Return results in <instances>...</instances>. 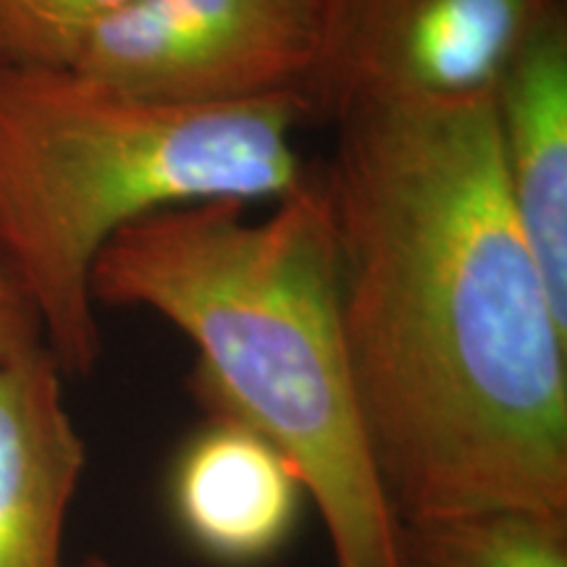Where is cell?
Masks as SVG:
<instances>
[{
  "mask_svg": "<svg viewBox=\"0 0 567 567\" xmlns=\"http://www.w3.org/2000/svg\"><path fill=\"white\" fill-rule=\"evenodd\" d=\"M334 122L339 323L394 523L567 515V310L507 200L492 97Z\"/></svg>",
  "mask_w": 567,
  "mask_h": 567,
  "instance_id": "obj_1",
  "label": "cell"
},
{
  "mask_svg": "<svg viewBox=\"0 0 567 567\" xmlns=\"http://www.w3.org/2000/svg\"><path fill=\"white\" fill-rule=\"evenodd\" d=\"M95 305L161 316L197 352L213 417L264 436L295 467L337 567H396V523L360 425L323 184L305 179L266 216L237 200L161 210L92 266Z\"/></svg>",
  "mask_w": 567,
  "mask_h": 567,
  "instance_id": "obj_2",
  "label": "cell"
},
{
  "mask_svg": "<svg viewBox=\"0 0 567 567\" xmlns=\"http://www.w3.org/2000/svg\"><path fill=\"white\" fill-rule=\"evenodd\" d=\"M308 109L300 95L158 103L71 66L0 59V268L63 375L101 358L90 279L105 245L161 210L292 195Z\"/></svg>",
  "mask_w": 567,
  "mask_h": 567,
  "instance_id": "obj_3",
  "label": "cell"
},
{
  "mask_svg": "<svg viewBox=\"0 0 567 567\" xmlns=\"http://www.w3.org/2000/svg\"><path fill=\"white\" fill-rule=\"evenodd\" d=\"M323 0H140L101 27L71 69L174 105L300 95ZM308 103V101H305Z\"/></svg>",
  "mask_w": 567,
  "mask_h": 567,
  "instance_id": "obj_4",
  "label": "cell"
},
{
  "mask_svg": "<svg viewBox=\"0 0 567 567\" xmlns=\"http://www.w3.org/2000/svg\"><path fill=\"white\" fill-rule=\"evenodd\" d=\"M565 0H323L305 101L331 118L363 103L484 101Z\"/></svg>",
  "mask_w": 567,
  "mask_h": 567,
  "instance_id": "obj_5",
  "label": "cell"
},
{
  "mask_svg": "<svg viewBox=\"0 0 567 567\" xmlns=\"http://www.w3.org/2000/svg\"><path fill=\"white\" fill-rule=\"evenodd\" d=\"M507 200L555 300L567 310V13L557 6L492 92Z\"/></svg>",
  "mask_w": 567,
  "mask_h": 567,
  "instance_id": "obj_6",
  "label": "cell"
},
{
  "mask_svg": "<svg viewBox=\"0 0 567 567\" xmlns=\"http://www.w3.org/2000/svg\"><path fill=\"white\" fill-rule=\"evenodd\" d=\"M45 344L0 365V567H63L61 538L87 452Z\"/></svg>",
  "mask_w": 567,
  "mask_h": 567,
  "instance_id": "obj_7",
  "label": "cell"
},
{
  "mask_svg": "<svg viewBox=\"0 0 567 567\" xmlns=\"http://www.w3.org/2000/svg\"><path fill=\"white\" fill-rule=\"evenodd\" d=\"M302 484L276 446L229 417H213L184 446L172 481L176 520L224 565L274 557L292 534Z\"/></svg>",
  "mask_w": 567,
  "mask_h": 567,
  "instance_id": "obj_8",
  "label": "cell"
},
{
  "mask_svg": "<svg viewBox=\"0 0 567 567\" xmlns=\"http://www.w3.org/2000/svg\"><path fill=\"white\" fill-rule=\"evenodd\" d=\"M396 567H567V515L488 509L396 523Z\"/></svg>",
  "mask_w": 567,
  "mask_h": 567,
  "instance_id": "obj_9",
  "label": "cell"
},
{
  "mask_svg": "<svg viewBox=\"0 0 567 567\" xmlns=\"http://www.w3.org/2000/svg\"><path fill=\"white\" fill-rule=\"evenodd\" d=\"M140 0H0V59L71 66L101 27Z\"/></svg>",
  "mask_w": 567,
  "mask_h": 567,
  "instance_id": "obj_10",
  "label": "cell"
},
{
  "mask_svg": "<svg viewBox=\"0 0 567 567\" xmlns=\"http://www.w3.org/2000/svg\"><path fill=\"white\" fill-rule=\"evenodd\" d=\"M42 342L38 316L19 292L17 284L0 268V365Z\"/></svg>",
  "mask_w": 567,
  "mask_h": 567,
  "instance_id": "obj_11",
  "label": "cell"
},
{
  "mask_svg": "<svg viewBox=\"0 0 567 567\" xmlns=\"http://www.w3.org/2000/svg\"><path fill=\"white\" fill-rule=\"evenodd\" d=\"M80 567H113V565L109 563V559H103V557H87Z\"/></svg>",
  "mask_w": 567,
  "mask_h": 567,
  "instance_id": "obj_12",
  "label": "cell"
}]
</instances>
